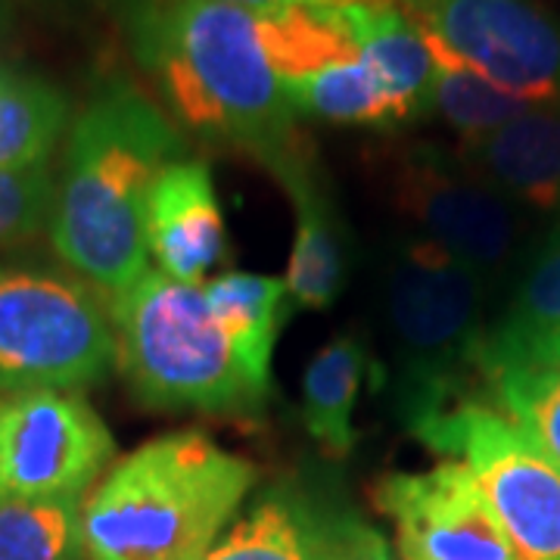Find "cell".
<instances>
[{
  "label": "cell",
  "mask_w": 560,
  "mask_h": 560,
  "mask_svg": "<svg viewBox=\"0 0 560 560\" xmlns=\"http://www.w3.org/2000/svg\"><path fill=\"white\" fill-rule=\"evenodd\" d=\"M368 374V352L359 337L342 334L315 352L302 374V423L330 458L355 448V405Z\"/></svg>",
  "instance_id": "18"
},
{
  "label": "cell",
  "mask_w": 560,
  "mask_h": 560,
  "mask_svg": "<svg viewBox=\"0 0 560 560\" xmlns=\"http://www.w3.org/2000/svg\"><path fill=\"white\" fill-rule=\"evenodd\" d=\"M455 160L523 212L560 215V106H533L489 135L464 138Z\"/></svg>",
  "instance_id": "14"
},
{
  "label": "cell",
  "mask_w": 560,
  "mask_h": 560,
  "mask_svg": "<svg viewBox=\"0 0 560 560\" xmlns=\"http://www.w3.org/2000/svg\"><path fill=\"white\" fill-rule=\"evenodd\" d=\"M374 504L396 523L401 560H521L464 460L389 474Z\"/></svg>",
  "instance_id": "11"
},
{
  "label": "cell",
  "mask_w": 560,
  "mask_h": 560,
  "mask_svg": "<svg viewBox=\"0 0 560 560\" xmlns=\"http://www.w3.org/2000/svg\"><path fill=\"white\" fill-rule=\"evenodd\" d=\"M492 408L521 427L526 440L560 470V368L508 374L489 383Z\"/></svg>",
  "instance_id": "24"
},
{
  "label": "cell",
  "mask_w": 560,
  "mask_h": 560,
  "mask_svg": "<svg viewBox=\"0 0 560 560\" xmlns=\"http://www.w3.org/2000/svg\"><path fill=\"white\" fill-rule=\"evenodd\" d=\"M389 202L415 228L411 237L440 246L489 287L523 259L526 219L517 202L470 175L455 153L401 150L389 168Z\"/></svg>",
  "instance_id": "8"
},
{
  "label": "cell",
  "mask_w": 560,
  "mask_h": 560,
  "mask_svg": "<svg viewBox=\"0 0 560 560\" xmlns=\"http://www.w3.org/2000/svg\"><path fill=\"white\" fill-rule=\"evenodd\" d=\"M116 440L79 393H0V501L84 495Z\"/></svg>",
  "instance_id": "9"
},
{
  "label": "cell",
  "mask_w": 560,
  "mask_h": 560,
  "mask_svg": "<svg viewBox=\"0 0 560 560\" xmlns=\"http://www.w3.org/2000/svg\"><path fill=\"white\" fill-rule=\"evenodd\" d=\"M430 50H433V62H436L430 113H436L448 121L460 135V140L489 135V131L501 128L504 121L517 119L526 109L536 106L521 94L486 79L482 72L470 69L458 57H452L436 40H430Z\"/></svg>",
  "instance_id": "21"
},
{
  "label": "cell",
  "mask_w": 560,
  "mask_h": 560,
  "mask_svg": "<svg viewBox=\"0 0 560 560\" xmlns=\"http://www.w3.org/2000/svg\"><path fill=\"white\" fill-rule=\"evenodd\" d=\"M206 560H312L296 499L265 495L231 526Z\"/></svg>",
  "instance_id": "23"
},
{
  "label": "cell",
  "mask_w": 560,
  "mask_h": 560,
  "mask_svg": "<svg viewBox=\"0 0 560 560\" xmlns=\"http://www.w3.org/2000/svg\"><path fill=\"white\" fill-rule=\"evenodd\" d=\"M69 125V97L57 84L0 69V168L47 165Z\"/></svg>",
  "instance_id": "20"
},
{
  "label": "cell",
  "mask_w": 560,
  "mask_h": 560,
  "mask_svg": "<svg viewBox=\"0 0 560 560\" xmlns=\"http://www.w3.org/2000/svg\"><path fill=\"white\" fill-rule=\"evenodd\" d=\"M131 35L178 125L241 150L271 175L315 160L256 13L224 0H147Z\"/></svg>",
  "instance_id": "1"
},
{
  "label": "cell",
  "mask_w": 560,
  "mask_h": 560,
  "mask_svg": "<svg viewBox=\"0 0 560 560\" xmlns=\"http://www.w3.org/2000/svg\"><path fill=\"white\" fill-rule=\"evenodd\" d=\"M147 243L162 275L197 287L228 256V228L209 162L184 156L162 172L150 197Z\"/></svg>",
  "instance_id": "13"
},
{
  "label": "cell",
  "mask_w": 560,
  "mask_h": 560,
  "mask_svg": "<svg viewBox=\"0 0 560 560\" xmlns=\"http://www.w3.org/2000/svg\"><path fill=\"white\" fill-rule=\"evenodd\" d=\"M300 508L312 560H396L383 533L368 526L359 514L327 511L305 501H300Z\"/></svg>",
  "instance_id": "26"
},
{
  "label": "cell",
  "mask_w": 560,
  "mask_h": 560,
  "mask_svg": "<svg viewBox=\"0 0 560 560\" xmlns=\"http://www.w3.org/2000/svg\"><path fill=\"white\" fill-rule=\"evenodd\" d=\"M256 477L200 430L143 442L84 499L88 560H206Z\"/></svg>",
  "instance_id": "3"
},
{
  "label": "cell",
  "mask_w": 560,
  "mask_h": 560,
  "mask_svg": "<svg viewBox=\"0 0 560 560\" xmlns=\"http://www.w3.org/2000/svg\"><path fill=\"white\" fill-rule=\"evenodd\" d=\"M280 84H283V97L296 109L300 119L368 125V128H393L401 121H411L405 106L377 79V72L359 57L330 62L296 79H283Z\"/></svg>",
  "instance_id": "19"
},
{
  "label": "cell",
  "mask_w": 560,
  "mask_h": 560,
  "mask_svg": "<svg viewBox=\"0 0 560 560\" xmlns=\"http://www.w3.org/2000/svg\"><path fill=\"white\" fill-rule=\"evenodd\" d=\"M452 57L536 106H560V20L529 0H396Z\"/></svg>",
  "instance_id": "10"
},
{
  "label": "cell",
  "mask_w": 560,
  "mask_h": 560,
  "mask_svg": "<svg viewBox=\"0 0 560 560\" xmlns=\"http://www.w3.org/2000/svg\"><path fill=\"white\" fill-rule=\"evenodd\" d=\"M315 13L337 25L355 47L386 91L405 106L411 119L430 116V94L436 62L430 40L405 16L396 0H337L315 7Z\"/></svg>",
  "instance_id": "15"
},
{
  "label": "cell",
  "mask_w": 560,
  "mask_h": 560,
  "mask_svg": "<svg viewBox=\"0 0 560 560\" xmlns=\"http://www.w3.org/2000/svg\"><path fill=\"white\" fill-rule=\"evenodd\" d=\"M489 293L492 287L480 275L433 243L401 237L386 253L381 271L383 377L408 433L474 399V383H482Z\"/></svg>",
  "instance_id": "4"
},
{
  "label": "cell",
  "mask_w": 560,
  "mask_h": 560,
  "mask_svg": "<svg viewBox=\"0 0 560 560\" xmlns=\"http://www.w3.org/2000/svg\"><path fill=\"white\" fill-rule=\"evenodd\" d=\"M411 436L464 460L521 560H560V470L486 401H460Z\"/></svg>",
  "instance_id": "7"
},
{
  "label": "cell",
  "mask_w": 560,
  "mask_h": 560,
  "mask_svg": "<svg viewBox=\"0 0 560 560\" xmlns=\"http://www.w3.org/2000/svg\"><path fill=\"white\" fill-rule=\"evenodd\" d=\"M113 305L116 364L135 399L165 415H256L259 389L243 374L206 290L147 268Z\"/></svg>",
  "instance_id": "5"
},
{
  "label": "cell",
  "mask_w": 560,
  "mask_h": 560,
  "mask_svg": "<svg viewBox=\"0 0 560 560\" xmlns=\"http://www.w3.org/2000/svg\"><path fill=\"white\" fill-rule=\"evenodd\" d=\"M184 153L178 125L138 84H103L72 121L47 224L69 271L116 300L150 268V197Z\"/></svg>",
  "instance_id": "2"
},
{
  "label": "cell",
  "mask_w": 560,
  "mask_h": 560,
  "mask_svg": "<svg viewBox=\"0 0 560 560\" xmlns=\"http://www.w3.org/2000/svg\"><path fill=\"white\" fill-rule=\"evenodd\" d=\"M57 178L47 165L0 168V249L35 241L50 224Z\"/></svg>",
  "instance_id": "25"
},
{
  "label": "cell",
  "mask_w": 560,
  "mask_h": 560,
  "mask_svg": "<svg viewBox=\"0 0 560 560\" xmlns=\"http://www.w3.org/2000/svg\"><path fill=\"white\" fill-rule=\"evenodd\" d=\"M202 290L243 374L261 396H268L278 334L293 305L287 293V280L253 271H228L202 283Z\"/></svg>",
  "instance_id": "17"
},
{
  "label": "cell",
  "mask_w": 560,
  "mask_h": 560,
  "mask_svg": "<svg viewBox=\"0 0 560 560\" xmlns=\"http://www.w3.org/2000/svg\"><path fill=\"white\" fill-rule=\"evenodd\" d=\"M224 3H234V7L249 10V13H278V10H293V7L315 10V7L337 3V0H224Z\"/></svg>",
  "instance_id": "27"
},
{
  "label": "cell",
  "mask_w": 560,
  "mask_h": 560,
  "mask_svg": "<svg viewBox=\"0 0 560 560\" xmlns=\"http://www.w3.org/2000/svg\"><path fill=\"white\" fill-rule=\"evenodd\" d=\"M560 368V215L529 253H523L511 293L486 327L482 383L508 374Z\"/></svg>",
  "instance_id": "12"
},
{
  "label": "cell",
  "mask_w": 560,
  "mask_h": 560,
  "mask_svg": "<svg viewBox=\"0 0 560 560\" xmlns=\"http://www.w3.org/2000/svg\"><path fill=\"white\" fill-rule=\"evenodd\" d=\"M116 364L113 305L50 265H0V393H79Z\"/></svg>",
  "instance_id": "6"
},
{
  "label": "cell",
  "mask_w": 560,
  "mask_h": 560,
  "mask_svg": "<svg viewBox=\"0 0 560 560\" xmlns=\"http://www.w3.org/2000/svg\"><path fill=\"white\" fill-rule=\"evenodd\" d=\"M287 190L296 215V237L287 271V293L296 308L324 312L342 290L346 278V231L315 160L296 162L275 175Z\"/></svg>",
  "instance_id": "16"
},
{
  "label": "cell",
  "mask_w": 560,
  "mask_h": 560,
  "mask_svg": "<svg viewBox=\"0 0 560 560\" xmlns=\"http://www.w3.org/2000/svg\"><path fill=\"white\" fill-rule=\"evenodd\" d=\"M84 495L0 501V560H88Z\"/></svg>",
  "instance_id": "22"
}]
</instances>
